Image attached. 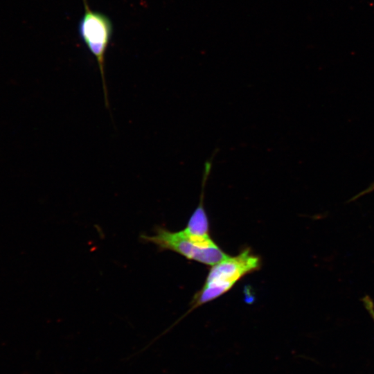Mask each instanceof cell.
Instances as JSON below:
<instances>
[{
	"label": "cell",
	"instance_id": "obj_1",
	"mask_svg": "<svg viewBox=\"0 0 374 374\" xmlns=\"http://www.w3.org/2000/svg\"><path fill=\"white\" fill-rule=\"evenodd\" d=\"M260 258L249 249L235 256H228L212 266L204 285L192 301V309L217 299L229 292L242 277L258 271Z\"/></svg>",
	"mask_w": 374,
	"mask_h": 374
},
{
	"label": "cell",
	"instance_id": "obj_2",
	"mask_svg": "<svg viewBox=\"0 0 374 374\" xmlns=\"http://www.w3.org/2000/svg\"><path fill=\"white\" fill-rule=\"evenodd\" d=\"M84 14L78 26V33L88 50L95 57L101 76L105 105L109 107L105 75V53L113 34V24L105 14L91 10L82 0Z\"/></svg>",
	"mask_w": 374,
	"mask_h": 374
},
{
	"label": "cell",
	"instance_id": "obj_3",
	"mask_svg": "<svg viewBox=\"0 0 374 374\" xmlns=\"http://www.w3.org/2000/svg\"><path fill=\"white\" fill-rule=\"evenodd\" d=\"M145 242L156 245L159 249L176 252L186 258L208 265H214L229 255L217 245L205 247L190 238L183 230L171 231L157 227L152 235H142Z\"/></svg>",
	"mask_w": 374,
	"mask_h": 374
},
{
	"label": "cell",
	"instance_id": "obj_4",
	"mask_svg": "<svg viewBox=\"0 0 374 374\" xmlns=\"http://www.w3.org/2000/svg\"><path fill=\"white\" fill-rule=\"evenodd\" d=\"M362 301L364 305V308L374 321V303L373 300L369 296L366 295L363 297Z\"/></svg>",
	"mask_w": 374,
	"mask_h": 374
},
{
	"label": "cell",
	"instance_id": "obj_5",
	"mask_svg": "<svg viewBox=\"0 0 374 374\" xmlns=\"http://www.w3.org/2000/svg\"><path fill=\"white\" fill-rule=\"evenodd\" d=\"M374 190V182L372 183L367 188H366L364 190H363L362 192L359 193V194L356 195L353 199L352 200H355V199L364 195H366L371 191Z\"/></svg>",
	"mask_w": 374,
	"mask_h": 374
}]
</instances>
